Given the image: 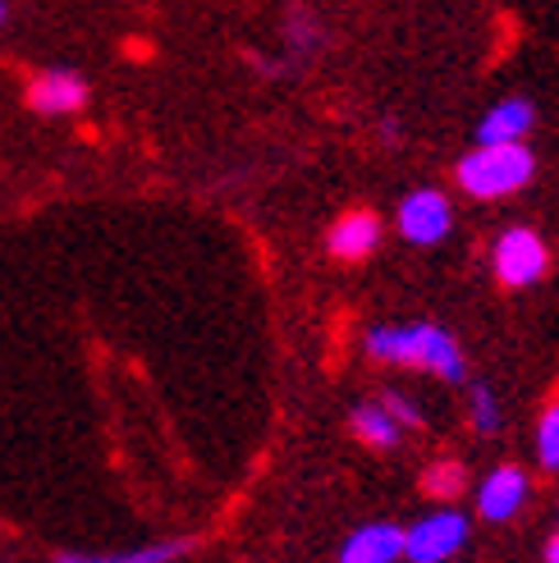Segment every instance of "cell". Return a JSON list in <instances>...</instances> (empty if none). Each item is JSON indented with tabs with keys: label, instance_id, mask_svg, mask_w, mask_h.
<instances>
[{
	"label": "cell",
	"instance_id": "cell-1",
	"mask_svg": "<svg viewBox=\"0 0 559 563\" xmlns=\"http://www.w3.org/2000/svg\"><path fill=\"white\" fill-rule=\"evenodd\" d=\"M368 357L390 362V367H413L427 372L445 385H463L468 380V357L459 340L445 325L431 321H408V325H372L368 330Z\"/></svg>",
	"mask_w": 559,
	"mask_h": 563
},
{
	"label": "cell",
	"instance_id": "cell-2",
	"mask_svg": "<svg viewBox=\"0 0 559 563\" xmlns=\"http://www.w3.org/2000/svg\"><path fill=\"white\" fill-rule=\"evenodd\" d=\"M537 175V156L523 143H495V147H472L468 156H459L454 179L468 197L478 202H500V197H514L533 184Z\"/></svg>",
	"mask_w": 559,
	"mask_h": 563
},
{
	"label": "cell",
	"instance_id": "cell-3",
	"mask_svg": "<svg viewBox=\"0 0 559 563\" xmlns=\"http://www.w3.org/2000/svg\"><path fill=\"white\" fill-rule=\"evenodd\" d=\"M472 537V522L463 509L445 504V509L417 518L413 527H404V559L408 563H450Z\"/></svg>",
	"mask_w": 559,
	"mask_h": 563
},
{
	"label": "cell",
	"instance_id": "cell-4",
	"mask_svg": "<svg viewBox=\"0 0 559 563\" xmlns=\"http://www.w3.org/2000/svg\"><path fill=\"white\" fill-rule=\"evenodd\" d=\"M491 266H495V279L505 289H527L550 271V247H546V239L537 230L518 224V230H505L495 239Z\"/></svg>",
	"mask_w": 559,
	"mask_h": 563
},
{
	"label": "cell",
	"instance_id": "cell-5",
	"mask_svg": "<svg viewBox=\"0 0 559 563\" xmlns=\"http://www.w3.org/2000/svg\"><path fill=\"white\" fill-rule=\"evenodd\" d=\"M395 220H399V234L413 247H436L454 230V207H450V197H445L440 188H417L399 202Z\"/></svg>",
	"mask_w": 559,
	"mask_h": 563
},
{
	"label": "cell",
	"instance_id": "cell-6",
	"mask_svg": "<svg viewBox=\"0 0 559 563\" xmlns=\"http://www.w3.org/2000/svg\"><path fill=\"white\" fill-rule=\"evenodd\" d=\"M23 101L33 115L42 120H65V115H78L88 106V78L78 69H42L37 78H28L23 88Z\"/></svg>",
	"mask_w": 559,
	"mask_h": 563
},
{
	"label": "cell",
	"instance_id": "cell-7",
	"mask_svg": "<svg viewBox=\"0 0 559 563\" xmlns=\"http://www.w3.org/2000/svg\"><path fill=\"white\" fill-rule=\"evenodd\" d=\"M527 495H533V482H527V472L514 467V463H500L482 476L478 486V514L486 522H514L523 514Z\"/></svg>",
	"mask_w": 559,
	"mask_h": 563
},
{
	"label": "cell",
	"instance_id": "cell-8",
	"mask_svg": "<svg viewBox=\"0 0 559 563\" xmlns=\"http://www.w3.org/2000/svg\"><path fill=\"white\" fill-rule=\"evenodd\" d=\"M404 527L399 522H362L340 545V563H399Z\"/></svg>",
	"mask_w": 559,
	"mask_h": 563
},
{
	"label": "cell",
	"instance_id": "cell-9",
	"mask_svg": "<svg viewBox=\"0 0 559 563\" xmlns=\"http://www.w3.org/2000/svg\"><path fill=\"white\" fill-rule=\"evenodd\" d=\"M537 129V106L527 97H505L500 106H491L482 124H478V147H495V143H527V133Z\"/></svg>",
	"mask_w": 559,
	"mask_h": 563
},
{
	"label": "cell",
	"instance_id": "cell-10",
	"mask_svg": "<svg viewBox=\"0 0 559 563\" xmlns=\"http://www.w3.org/2000/svg\"><path fill=\"white\" fill-rule=\"evenodd\" d=\"M326 247H330V257H340V262H368L381 247V220L372 211H344L330 224Z\"/></svg>",
	"mask_w": 559,
	"mask_h": 563
},
{
	"label": "cell",
	"instance_id": "cell-11",
	"mask_svg": "<svg viewBox=\"0 0 559 563\" xmlns=\"http://www.w3.org/2000/svg\"><path fill=\"white\" fill-rule=\"evenodd\" d=\"M349 427H353V435L368 449H399V440H404V427L381 408V399L358 404L353 417H349Z\"/></svg>",
	"mask_w": 559,
	"mask_h": 563
},
{
	"label": "cell",
	"instance_id": "cell-12",
	"mask_svg": "<svg viewBox=\"0 0 559 563\" xmlns=\"http://www.w3.org/2000/svg\"><path fill=\"white\" fill-rule=\"evenodd\" d=\"M188 554V541H156L138 550H110V554H88V550H65L55 563H175Z\"/></svg>",
	"mask_w": 559,
	"mask_h": 563
},
{
	"label": "cell",
	"instance_id": "cell-13",
	"mask_svg": "<svg viewBox=\"0 0 559 563\" xmlns=\"http://www.w3.org/2000/svg\"><path fill=\"white\" fill-rule=\"evenodd\" d=\"M285 42H289V60H313V55L326 46V27L313 10L294 5L285 14Z\"/></svg>",
	"mask_w": 559,
	"mask_h": 563
},
{
	"label": "cell",
	"instance_id": "cell-14",
	"mask_svg": "<svg viewBox=\"0 0 559 563\" xmlns=\"http://www.w3.org/2000/svg\"><path fill=\"white\" fill-rule=\"evenodd\" d=\"M423 490L440 504H454L463 490H468V467L454 463V459H445V463H431L427 476H423Z\"/></svg>",
	"mask_w": 559,
	"mask_h": 563
},
{
	"label": "cell",
	"instance_id": "cell-15",
	"mask_svg": "<svg viewBox=\"0 0 559 563\" xmlns=\"http://www.w3.org/2000/svg\"><path fill=\"white\" fill-rule=\"evenodd\" d=\"M468 417H472V427H478V435H495L500 431V399H495L491 385H472Z\"/></svg>",
	"mask_w": 559,
	"mask_h": 563
},
{
	"label": "cell",
	"instance_id": "cell-16",
	"mask_svg": "<svg viewBox=\"0 0 559 563\" xmlns=\"http://www.w3.org/2000/svg\"><path fill=\"white\" fill-rule=\"evenodd\" d=\"M537 463L546 472H559V404H550L537 421Z\"/></svg>",
	"mask_w": 559,
	"mask_h": 563
},
{
	"label": "cell",
	"instance_id": "cell-17",
	"mask_svg": "<svg viewBox=\"0 0 559 563\" xmlns=\"http://www.w3.org/2000/svg\"><path fill=\"white\" fill-rule=\"evenodd\" d=\"M381 408H385L390 417H395V421H399V427H404V431H413V427H423V408H417V404L408 399V394H399V389H385V394H381Z\"/></svg>",
	"mask_w": 559,
	"mask_h": 563
},
{
	"label": "cell",
	"instance_id": "cell-18",
	"mask_svg": "<svg viewBox=\"0 0 559 563\" xmlns=\"http://www.w3.org/2000/svg\"><path fill=\"white\" fill-rule=\"evenodd\" d=\"M546 563H559V531H555L550 545H546Z\"/></svg>",
	"mask_w": 559,
	"mask_h": 563
},
{
	"label": "cell",
	"instance_id": "cell-19",
	"mask_svg": "<svg viewBox=\"0 0 559 563\" xmlns=\"http://www.w3.org/2000/svg\"><path fill=\"white\" fill-rule=\"evenodd\" d=\"M10 19V5H6V0H0V23H6Z\"/></svg>",
	"mask_w": 559,
	"mask_h": 563
}]
</instances>
